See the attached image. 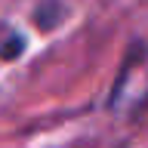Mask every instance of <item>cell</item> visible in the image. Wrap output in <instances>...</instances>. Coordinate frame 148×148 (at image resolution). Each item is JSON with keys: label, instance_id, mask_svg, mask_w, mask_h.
Here are the masks:
<instances>
[{"label": "cell", "instance_id": "obj_1", "mask_svg": "<svg viewBox=\"0 0 148 148\" xmlns=\"http://www.w3.org/2000/svg\"><path fill=\"white\" fill-rule=\"evenodd\" d=\"M16 53H22V40H18L16 34H9V31H3V34H0V56H6V59H12Z\"/></svg>", "mask_w": 148, "mask_h": 148}]
</instances>
